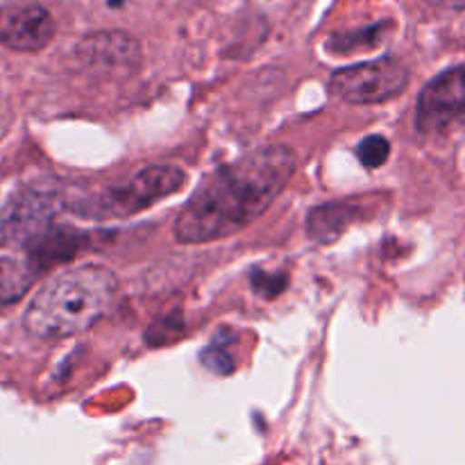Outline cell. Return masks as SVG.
I'll return each instance as SVG.
<instances>
[{"instance_id":"cell-3","label":"cell","mask_w":465,"mask_h":465,"mask_svg":"<svg viewBox=\"0 0 465 465\" xmlns=\"http://www.w3.org/2000/svg\"><path fill=\"white\" fill-rule=\"evenodd\" d=\"M184 182V171L177 166H148L121 184L95 191H66V209L94 221L127 218L180 191Z\"/></svg>"},{"instance_id":"cell-5","label":"cell","mask_w":465,"mask_h":465,"mask_svg":"<svg viewBox=\"0 0 465 465\" xmlns=\"http://www.w3.org/2000/svg\"><path fill=\"white\" fill-rule=\"evenodd\" d=\"M409 82V68L400 59L381 57L336 71L330 94L348 104H381L398 98Z\"/></svg>"},{"instance_id":"cell-13","label":"cell","mask_w":465,"mask_h":465,"mask_svg":"<svg viewBox=\"0 0 465 465\" xmlns=\"http://www.w3.org/2000/svg\"><path fill=\"white\" fill-rule=\"evenodd\" d=\"M357 154H359V159H361V163L366 168L384 166L386 159L391 157L389 139H386V136H380V134L366 136V139L359 143Z\"/></svg>"},{"instance_id":"cell-15","label":"cell","mask_w":465,"mask_h":465,"mask_svg":"<svg viewBox=\"0 0 465 465\" xmlns=\"http://www.w3.org/2000/svg\"><path fill=\"white\" fill-rule=\"evenodd\" d=\"M250 282H252V289L257 291V293H262L263 298H277V295L286 289V275H282V272H277V275H266V272L262 271H254Z\"/></svg>"},{"instance_id":"cell-9","label":"cell","mask_w":465,"mask_h":465,"mask_svg":"<svg viewBox=\"0 0 465 465\" xmlns=\"http://www.w3.org/2000/svg\"><path fill=\"white\" fill-rule=\"evenodd\" d=\"M84 232L73 230L68 225H54L53 230L39 236L35 243L27 245V262L32 263L36 272H41L45 268H53L75 257V252L84 245Z\"/></svg>"},{"instance_id":"cell-6","label":"cell","mask_w":465,"mask_h":465,"mask_svg":"<svg viewBox=\"0 0 465 465\" xmlns=\"http://www.w3.org/2000/svg\"><path fill=\"white\" fill-rule=\"evenodd\" d=\"M465 125V66L450 68L422 89L416 127L422 134H443Z\"/></svg>"},{"instance_id":"cell-1","label":"cell","mask_w":465,"mask_h":465,"mask_svg":"<svg viewBox=\"0 0 465 465\" xmlns=\"http://www.w3.org/2000/svg\"><path fill=\"white\" fill-rule=\"evenodd\" d=\"M298 159L286 145H263L203 182L175 218L182 245L227 239L257 221L293 180Z\"/></svg>"},{"instance_id":"cell-7","label":"cell","mask_w":465,"mask_h":465,"mask_svg":"<svg viewBox=\"0 0 465 465\" xmlns=\"http://www.w3.org/2000/svg\"><path fill=\"white\" fill-rule=\"evenodd\" d=\"M54 21L41 5L0 7V44L18 53H39L53 41Z\"/></svg>"},{"instance_id":"cell-4","label":"cell","mask_w":465,"mask_h":465,"mask_svg":"<svg viewBox=\"0 0 465 465\" xmlns=\"http://www.w3.org/2000/svg\"><path fill=\"white\" fill-rule=\"evenodd\" d=\"M66 191L59 182L39 180L14 193L0 209V245L27 248L53 230L57 213L66 209Z\"/></svg>"},{"instance_id":"cell-11","label":"cell","mask_w":465,"mask_h":465,"mask_svg":"<svg viewBox=\"0 0 465 465\" xmlns=\"http://www.w3.org/2000/svg\"><path fill=\"white\" fill-rule=\"evenodd\" d=\"M36 271L27 259L0 257V309L16 304L35 284Z\"/></svg>"},{"instance_id":"cell-2","label":"cell","mask_w":465,"mask_h":465,"mask_svg":"<svg viewBox=\"0 0 465 465\" xmlns=\"http://www.w3.org/2000/svg\"><path fill=\"white\" fill-rule=\"evenodd\" d=\"M118 293V280L109 268L77 266L50 277L23 313V327L41 341H57L91 330Z\"/></svg>"},{"instance_id":"cell-17","label":"cell","mask_w":465,"mask_h":465,"mask_svg":"<svg viewBox=\"0 0 465 465\" xmlns=\"http://www.w3.org/2000/svg\"><path fill=\"white\" fill-rule=\"evenodd\" d=\"M422 3L443 9H454V12H465V0H422Z\"/></svg>"},{"instance_id":"cell-10","label":"cell","mask_w":465,"mask_h":465,"mask_svg":"<svg viewBox=\"0 0 465 465\" xmlns=\"http://www.w3.org/2000/svg\"><path fill=\"white\" fill-rule=\"evenodd\" d=\"M359 209L348 203L321 204L307 216V232L316 243H334L359 218Z\"/></svg>"},{"instance_id":"cell-16","label":"cell","mask_w":465,"mask_h":465,"mask_svg":"<svg viewBox=\"0 0 465 465\" xmlns=\"http://www.w3.org/2000/svg\"><path fill=\"white\" fill-rule=\"evenodd\" d=\"M203 363L209 368V371L218 372V375H230V372L234 371V361H232V357L221 348V343H216V341H213V343L203 352Z\"/></svg>"},{"instance_id":"cell-8","label":"cell","mask_w":465,"mask_h":465,"mask_svg":"<svg viewBox=\"0 0 465 465\" xmlns=\"http://www.w3.org/2000/svg\"><path fill=\"white\" fill-rule=\"evenodd\" d=\"M77 57L86 68H98L103 73H125L134 71L141 64V45L127 32L100 30L80 41Z\"/></svg>"},{"instance_id":"cell-12","label":"cell","mask_w":465,"mask_h":465,"mask_svg":"<svg viewBox=\"0 0 465 465\" xmlns=\"http://www.w3.org/2000/svg\"><path fill=\"white\" fill-rule=\"evenodd\" d=\"M391 23H381V25H372L368 30L354 32V35H343L339 39L331 41V48H336L339 53L350 54L352 50H357L359 45L361 48H375L381 39H384V30H389Z\"/></svg>"},{"instance_id":"cell-14","label":"cell","mask_w":465,"mask_h":465,"mask_svg":"<svg viewBox=\"0 0 465 465\" xmlns=\"http://www.w3.org/2000/svg\"><path fill=\"white\" fill-rule=\"evenodd\" d=\"M182 334H184V321H182L180 313H173V316L162 318L150 327L148 341L150 345H166Z\"/></svg>"}]
</instances>
